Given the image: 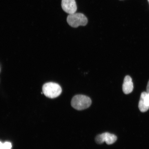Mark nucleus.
<instances>
[{"instance_id":"f257e3e1","label":"nucleus","mask_w":149,"mask_h":149,"mask_svg":"<svg viewBox=\"0 0 149 149\" xmlns=\"http://www.w3.org/2000/svg\"><path fill=\"white\" fill-rule=\"evenodd\" d=\"M92 100L88 97L84 95H77L74 97L71 101V105L74 109L82 110L90 107Z\"/></svg>"},{"instance_id":"f03ea898","label":"nucleus","mask_w":149,"mask_h":149,"mask_svg":"<svg viewBox=\"0 0 149 149\" xmlns=\"http://www.w3.org/2000/svg\"><path fill=\"white\" fill-rule=\"evenodd\" d=\"M42 92L45 95L51 98L57 97L61 94L62 89L58 84L49 82L46 83L43 86Z\"/></svg>"},{"instance_id":"7ed1b4c3","label":"nucleus","mask_w":149,"mask_h":149,"mask_svg":"<svg viewBox=\"0 0 149 149\" xmlns=\"http://www.w3.org/2000/svg\"><path fill=\"white\" fill-rule=\"evenodd\" d=\"M67 21L70 26L77 28L79 26L86 25L88 23V19L84 14L75 13L69 15Z\"/></svg>"},{"instance_id":"20e7f679","label":"nucleus","mask_w":149,"mask_h":149,"mask_svg":"<svg viewBox=\"0 0 149 149\" xmlns=\"http://www.w3.org/2000/svg\"><path fill=\"white\" fill-rule=\"evenodd\" d=\"M117 139L116 136L107 132L97 136L95 141L98 144H102L105 142L108 145H111L114 143Z\"/></svg>"},{"instance_id":"39448f33","label":"nucleus","mask_w":149,"mask_h":149,"mask_svg":"<svg viewBox=\"0 0 149 149\" xmlns=\"http://www.w3.org/2000/svg\"><path fill=\"white\" fill-rule=\"evenodd\" d=\"M61 5L63 10L69 14L75 13L77 10L75 0H62Z\"/></svg>"},{"instance_id":"423d86ee","label":"nucleus","mask_w":149,"mask_h":149,"mask_svg":"<svg viewBox=\"0 0 149 149\" xmlns=\"http://www.w3.org/2000/svg\"><path fill=\"white\" fill-rule=\"evenodd\" d=\"M139 109L141 112H145L149 109V93H141L139 104Z\"/></svg>"},{"instance_id":"0eeeda50","label":"nucleus","mask_w":149,"mask_h":149,"mask_svg":"<svg viewBox=\"0 0 149 149\" xmlns=\"http://www.w3.org/2000/svg\"><path fill=\"white\" fill-rule=\"evenodd\" d=\"M122 88L123 92L126 94H129L133 91V83L130 76H126L125 77Z\"/></svg>"},{"instance_id":"6e6552de","label":"nucleus","mask_w":149,"mask_h":149,"mask_svg":"<svg viewBox=\"0 0 149 149\" xmlns=\"http://www.w3.org/2000/svg\"><path fill=\"white\" fill-rule=\"evenodd\" d=\"M12 145L11 143L9 142H6L2 144L0 149H11Z\"/></svg>"},{"instance_id":"1a4fd4ad","label":"nucleus","mask_w":149,"mask_h":149,"mask_svg":"<svg viewBox=\"0 0 149 149\" xmlns=\"http://www.w3.org/2000/svg\"><path fill=\"white\" fill-rule=\"evenodd\" d=\"M147 92L149 93V81L147 86Z\"/></svg>"},{"instance_id":"9d476101","label":"nucleus","mask_w":149,"mask_h":149,"mask_svg":"<svg viewBox=\"0 0 149 149\" xmlns=\"http://www.w3.org/2000/svg\"><path fill=\"white\" fill-rule=\"evenodd\" d=\"M2 143L1 142V141H0V147H1V145L2 144Z\"/></svg>"},{"instance_id":"9b49d317","label":"nucleus","mask_w":149,"mask_h":149,"mask_svg":"<svg viewBox=\"0 0 149 149\" xmlns=\"http://www.w3.org/2000/svg\"><path fill=\"white\" fill-rule=\"evenodd\" d=\"M148 1H149V0H148Z\"/></svg>"},{"instance_id":"f8f14e48","label":"nucleus","mask_w":149,"mask_h":149,"mask_svg":"<svg viewBox=\"0 0 149 149\" xmlns=\"http://www.w3.org/2000/svg\"><path fill=\"white\" fill-rule=\"evenodd\" d=\"M120 1H121V0H120Z\"/></svg>"}]
</instances>
